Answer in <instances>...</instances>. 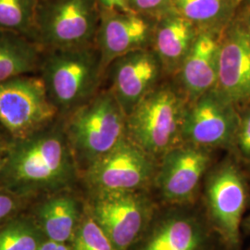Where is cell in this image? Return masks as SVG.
Segmentation results:
<instances>
[{"instance_id": "obj_27", "label": "cell", "mask_w": 250, "mask_h": 250, "mask_svg": "<svg viewBox=\"0 0 250 250\" xmlns=\"http://www.w3.org/2000/svg\"><path fill=\"white\" fill-rule=\"evenodd\" d=\"M98 1H99L100 8L102 9L131 11L127 7L126 0H98Z\"/></svg>"}, {"instance_id": "obj_22", "label": "cell", "mask_w": 250, "mask_h": 250, "mask_svg": "<svg viewBox=\"0 0 250 250\" xmlns=\"http://www.w3.org/2000/svg\"><path fill=\"white\" fill-rule=\"evenodd\" d=\"M41 230L30 218H12L0 226V250H37Z\"/></svg>"}, {"instance_id": "obj_3", "label": "cell", "mask_w": 250, "mask_h": 250, "mask_svg": "<svg viewBox=\"0 0 250 250\" xmlns=\"http://www.w3.org/2000/svg\"><path fill=\"white\" fill-rule=\"evenodd\" d=\"M188 104L174 82L162 81L126 117L127 137L158 161L183 143Z\"/></svg>"}, {"instance_id": "obj_6", "label": "cell", "mask_w": 250, "mask_h": 250, "mask_svg": "<svg viewBox=\"0 0 250 250\" xmlns=\"http://www.w3.org/2000/svg\"><path fill=\"white\" fill-rule=\"evenodd\" d=\"M58 116L39 75H22L0 83V125L13 139L44 129Z\"/></svg>"}, {"instance_id": "obj_4", "label": "cell", "mask_w": 250, "mask_h": 250, "mask_svg": "<svg viewBox=\"0 0 250 250\" xmlns=\"http://www.w3.org/2000/svg\"><path fill=\"white\" fill-rule=\"evenodd\" d=\"M65 118L63 127L76 165L84 170L127 137L126 115L108 88Z\"/></svg>"}, {"instance_id": "obj_14", "label": "cell", "mask_w": 250, "mask_h": 250, "mask_svg": "<svg viewBox=\"0 0 250 250\" xmlns=\"http://www.w3.org/2000/svg\"><path fill=\"white\" fill-rule=\"evenodd\" d=\"M215 89L236 107L250 100V35L242 15L221 34Z\"/></svg>"}, {"instance_id": "obj_15", "label": "cell", "mask_w": 250, "mask_h": 250, "mask_svg": "<svg viewBox=\"0 0 250 250\" xmlns=\"http://www.w3.org/2000/svg\"><path fill=\"white\" fill-rule=\"evenodd\" d=\"M220 37L221 35L213 33H199L178 72L172 77L188 102L216 87Z\"/></svg>"}, {"instance_id": "obj_11", "label": "cell", "mask_w": 250, "mask_h": 250, "mask_svg": "<svg viewBox=\"0 0 250 250\" xmlns=\"http://www.w3.org/2000/svg\"><path fill=\"white\" fill-rule=\"evenodd\" d=\"M160 160L154 181L162 199L174 205L192 201L210 166V150L183 142Z\"/></svg>"}, {"instance_id": "obj_9", "label": "cell", "mask_w": 250, "mask_h": 250, "mask_svg": "<svg viewBox=\"0 0 250 250\" xmlns=\"http://www.w3.org/2000/svg\"><path fill=\"white\" fill-rule=\"evenodd\" d=\"M205 198L215 230L227 246L238 248L242 216L247 203V185L241 170L232 161H224L208 174Z\"/></svg>"}, {"instance_id": "obj_2", "label": "cell", "mask_w": 250, "mask_h": 250, "mask_svg": "<svg viewBox=\"0 0 250 250\" xmlns=\"http://www.w3.org/2000/svg\"><path fill=\"white\" fill-rule=\"evenodd\" d=\"M38 73L48 99L62 117L89 101L106 79L95 45L45 51Z\"/></svg>"}, {"instance_id": "obj_12", "label": "cell", "mask_w": 250, "mask_h": 250, "mask_svg": "<svg viewBox=\"0 0 250 250\" xmlns=\"http://www.w3.org/2000/svg\"><path fill=\"white\" fill-rule=\"evenodd\" d=\"M108 89L128 116L165 77L161 62L151 48L126 54L107 67Z\"/></svg>"}, {"instance_id": "obj_16", "label": "cell", "mask_w": 250, "mask_h": 250, "mask_svg": "<svg viewBox=\"0 0 250 250\" xmlns=\"http://www.w3.org/2000/svg\"><path fill=\"white\" fill-rule=\"evenodd\" d=\"M208 234L197 215L170 211L153 227L139 250H208Z\"/></svg>"}, {"instance_id": "obj_32", "label": "cell", "mask_w": 250, "mask_h": 250, "mask_svg": "<svg viewBox=\"0 0 250 250\" xmlns=\"http://www.w3.org/2000/svg\"><path fill=\"white\" fill-rule=\"evenodd\" d=\"M244 3H246L248 7H250V0H244Z\"/></svg>"}, {"instance_id": "obj_26", "label": "cell", "mask_w": 250, "mask_h": 250, "mask_svg": "<svg viewBox=\"0 0 250 250\" xmlns=\"http://www.w3.org/2000/svg\"><path fill=\"white\" fill-rule=\"evenodd\" d=\"M24 199L7 188L0 187V224L12 219L13 215L21 209Z\"/></svg>"}, {"instance_id": "obj_20", "label": "cell", "mask_w": 250, "mask_h": 250, "mask_svg": "<svg viewBox=\"0 0 250 250\" xmlns=\"http://www.w3.org/2000/svg\"><path fill=\"white\" fill-rule=\"evenodd\" d=\"M43 54L25 36L0 31V83L38 72Z\"/></svg>"}, {"instance_id": "obj_10", "label": "cell", "mask_w": 250, "mask_h": 250, "mask_svg": "<svg viewBox=\"0 0 250 250\" xmlns=\"http://www.w3.org/2000/svg\"><path fill=\"white\" fill-rule=\"evenodd\" d=\"M236 106L212 89L188 102L183 142L207 149L232 146L239 124Z\"/></svg>"}, {"instance_id": "obj_18", "label": "cell", "mask_w": 250, "mask_h": 250, "mask_svg": "<svg viewBox=\"0 0 250 250\" xmlns=\"http://www.w3.org/2000/svg\"><path fill=\"white\" fill-rule=\"evenodd\" d=\"M82 216L80 202L65 191L51 194L36 208V222L41 232L58 243L72 240Z\"/></svg>"}, {"instance_id": "obj_21", "label": "cell", "mask_w": 250, "mask_h": 250, "mask_svg": "<svg viewBox=\"0 0 250 250\" xmlns=\"http://www.w3.org/2000/svg\"><path fill=\"white\" fill-rule=\"evenodd\" d=\"M39 0H0V31L32 40Z\"/></svg>"}, {"instance_id": "obj_25", "label": "cell", "mask_w": 250, "mask_h": 250, "mask_svg": "<svg viewBox=\"0 0 250 250\" xmlns=\"http://www.w3.org/2000/svg\"><path fill=\"white\" fill-rule=\"evenodd\" d=\"M232 146H235L242 159L250 161V107L239 116Z\"/></svg>"}, {"instance_id": "obj_23", "label": "cell", "mask_w": 250, "mask_h": 250, "mask_svg": "<svg viewBox=\"0 0 250 250\" xmlns=\"http://www.w3.org/2000/svg\"><path fill=\"white\" fill-rule=\"evenodd\" d=\"M72 241V250H117L86 209L83 213Z\"/></svg>"}, {"instance_id": "obj_29", "label": "cell", "mask_w": 250, "mask_h": 250, "mask_svg": "<svg viewBox=\"0 0 250 250\" xmlns=\"http://www.w3.org/2000/svg\"><path fill=\"white\" fill-rule=\"evenodd\" d=\"M7 149L4 150H0V173L3 168V164H4V160H5V155H6Z\"/></svg>"}, {"instance_id": "obj_13", "label": "cell", "mask_w": 250, "mask_h": 250, "mask_svg": "<svg viewBox=\"0 0 250 250\" xmlns=\"http://www.w3.org/2000/svg\"><path fill=\"white\" fill-rule=\"evenodd\" d=\"M157 21L131 11L101 9L95 45L105 72L118 58L151 48Z\"/></svg>"}, {"instance_id": "obj_7", "label": "cell", "mask_w": 250, "mask_h": 250, "mask_svg": "<svg viewBox=\"0 0 250 250\" xmlns=\"http://www.w3.org/2000/svg\"><path fill=\"white\" fill-rule=\"evenodd\" d=\"M86 211L117 250H127L151 220L154 205L140 191L95 192Z\"/></svg>"}, {"instance_id": "obj_5", "label": "cell", "mask_w": 250, "mask_h": 250, "mask_svg": "<svg viewBox=\"0 0 250 250\" xmlns=\"http://www.w3.org/2000/svg\"><path fill=\"white\" fill-rule=\"evenodd\" d=\"M98 0H39L32 41L44 52L95 45Z\"/></svg>"}, {"instance_id": "obj_28", "label": "cell", "mask_w": 250, "mask_h": 250, "mask_svg": "<svg viewBox=\"0 0 250 250\" xmlns=\"http://www.w3.org/2000/svg\"><path fill=\"white\" fill-rule=\"evenodd\" d=\"M37 250H72L69 247L66 246L65 243H58V242L45 240L41 243Z\"/></svg>"}, {"instance_id": "obj_17", "label": "cell", "mask_w": 250, "mask_h": 250, "mask_svg": "<svg viewBox=\"0 0 250 250\" xmlns=\"http://www.w3.org/2000/svg\"><path fill=\"white\" fill-rule=\"evenodd\" d=\"M199 32L178 13L157 21L151 49L161 62L165 77H174L190 52Z\"/></svg>"}, {"instance_id": "obj_30", "label": "cell", "mask_w": 250, "mask_h": 250, "mask_svg": "<svg viewBox=\"0 0 250 250\" xmlns=\"http://www.w3.org/2000/svg\"><path fill=\"white\" fill-rule=\"evenodd\" d=\"M244 225H245V228L248 230V231H250V215L245 220V222H244Z\"/></svg>"}, {"instance_id": "obj_1", "label": "cell", "mask_w": 250, "mask_h": 250, "mask_svg": "<svg viewBox=\"0 0 250 250\" xmlns=\"http://www.w3.org/2000/svg\"><path fill=\"white\" fill-rule=\"evenodd\" d=\"M76 171L64 127L52 124L8 145L0 187L22 198L54 194L70 188Z\"/></svg>"}, {"instance_id": "obj_8", "label": "cell", "mask_w": 250, "mask_h": 250, "mask_svg": "<svg viewBox=\"0 0 250 250\" xmlns=\"http://www.w3.org/2000/svg\"><path fill=\"white\" fill-rule=\"evenodd\" d=\"M157 160L128 137L84 170L83 179L93 193L140 191L154 181Z\"/></svg>"}, {"instance_id": "obj_24", "label": "cell", "mask_w": 250, "mask_h": 250, "mask_svg": "<svg viewBox=\"0 0 250 250\" xmlns=\"http://www.w3.org/2000/svg\"><path fill=\"white\" fill-rule=\"evenodd\" d=\"M126 3L131 11L156 21L177 13L171 0H126Z\"/></svg>"}, {"instance_id": "obj_19", "label": "cell", "mask_w": 250, "mask_h": 250, "mask_svg": "<svg viewBox=\"0 0 250 250\" xmlns=\"http://www.w3.org/2000/svg\"><path fill=\"white\" fill-rule=\"evenodd\" d=\"M180 16L199 33L221 35L241 12L244 0H171Z\"/></svg>"}, {"instance_id": "obj_31", "label": "cell", "mask_w": 250, "mask_h": 250, "mask_svg": "<svg viewBox=\"0 0 250 250\" xmlns=\"http://www.w3.org/2000/svg\"><path fill=\"white\" fill-rule=\"evenodd\" d=\"M7 147H8V145H5L4 142L2 141L1 137H0V150H4V149H7Z\"/></svg>"}]
</instances>
